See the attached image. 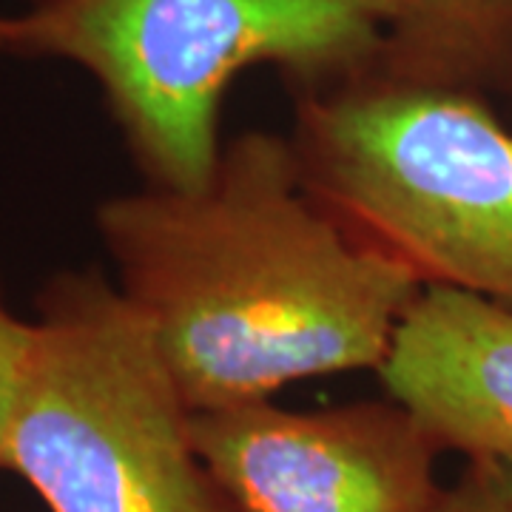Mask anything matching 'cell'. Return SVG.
<instances>
[{"label":"cell","instance_id":"6da1fadb","mask_svg":"<svg viewBox=\"0 0 512 512\" xmlns=\"http://www.w3.org/2000/svg\"><path fill=\"white\" fill-rule=\"evenodd\" d=\"M97 231L194 413L376 370L421 291L313 197L274 131L222 143L197 188L111 197Z\"/></svg>","mask_w":512,"mask_h":512},{"label":"cell","instance_id":"7a4b0ae2","mask_svg":"<svg viewBox=\"0 0 512 512\" xmlns=\"http://www.w3.org/2000/svg\"><path fill=\"white\" fill-rule=\"evenodd\" d=\"M299 174L336 220L424 285L512 308V131L487 97L373 66L293 103Z\"/></svg>","mask_w":512,"mask_h":512},{"label":"cell","instance_id":"3957f363","mask_svg":"<svg viewBox=\"0 0 512 512\" xmlns=\"http://www.w3.org/2000/svg\"><path fill=\"white\" fill-rule=\"evenodd\" d=\"M15 55L92 74L148 185L197 188L220 160L228 86L276 66L296 89L379 66L382 0H23Z\"/></svg>","mask_w":512,"mask_h":512},{"label":"cell","instance_id":"277c9868","mask_svg":"<svg viewBox=\"0 0 512 512\" xmlns=\"http://www.w3.org/2000/svg\"><path fill=\"white\" fill-rule=\"evenodd\" d=\"M0 467L52 512H234L146 319L100 268L55 276Z\"/></svg>","mask_w":512,"mask_h":512},{"label":"cell","instance_id":"5b68a950","mask_svg":"<svg viewBox=\"0 0 512 512\" xmlns=\"http://www.w3.org/2000/svg\"><path fill=\"white\" fill-rule=\"evenodd\" d=\"M194 444L234 512H430L436 444L390 396L328 410L271 399L191 419Z\"/></svg>","mask_w":512,"mask_h":512},{"label":"cell","instance_id":"8992f818","mask_svg":"<svg viewBox=\"0 0 512 512\" xmlns=\"http://www.w3.org/2000/svg\"><path fill=\"white\" fill-rule=\"evenodd\" d=\"M376 373L439 453H458L467 464L512 458L510 305L424 285Z\"/></svg>","mask_w":512,"mask_h":512},{"label":"cell","instance_id":"52a82bcc","mask_svg":"<svg viewBox=\"0 0 512 512\" xmlns=\"http://www.w3.org/2000/svg\"><path fill=\"white\" fill-rule=\"evenodd\" d=\"M382 69L467 92H512V0H382Z\"/></svg>","mask_w":512,"mask_h":512},{"label":"cell","instance_id":"ba28073f","mask_svg":"<svg viewBox=\"0 0 512 512\" xmlns=\"http://www.w3.org/2000/svg\"><path fill=\"white\" fill-rule=\"evenodd\" d=\"M430 512H512V458L470 461Z\"/></svg>","mask_w":512,"mask_h":512},{"label":"cell","instance_id":"9c48e42d","mask_svg":"<svg viewBox=\"0 0 512 512\" xmlns=\"http://www.w3.org/2000/svg\"><path fill=\"white\" fill-rule=\"evenodd\" d=\"M32 339H35V325L23 322L9 311L3 299V288H0V453H3V441L18 407L20 387H23L29 353H32Z\"/></svg>","mask_w":512,"mask_h":512},{"label":"cell","instance_id":"30bf717a","mask_svg":"<svg viewBox=\"0 0 512 512\" xmlns=\"http://www.w3.org/2000/svg\"><path fill=\"white\" fill-rule=\"evenodd\" d=\"M18 43V18H0V52H15Z\"/></svg>","mask_w":512,"mask_h":512}]
</instances>
